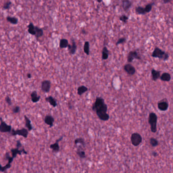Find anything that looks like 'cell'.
Here are the masks:
<instances>
[{
	"instance_id": "836d02e7",
	"label": "cell",
	"mask_w": 173,
	"mask_h": 173,
	"mask_svg": "<svg viewBox=\"0 0 173 173\" xmlns=\"http://www.w3.org/2000/svg\"><path fill=\"white\" fill-rule=\"evenodd\" d=\"M11 4H12V2H11V1H7V2H6V3H5L4 4L3 6V9L4 10H7V9H10Z\"/></svg>"
},
{
	"instance_id": "9a60e30c",
	"label": "cell",
	"mask_w": 173,
	"mask_h": 173,
	"mask_svg": "<svg viewBox=\"0 0 173 173\" xmlns=\"http://www.w3.org/2000/svg\"><path fill=\"white\" fill-rule=\"evenodd\" d=\"M132 5V2L128 0H122V6L123 9L125 11H127Z\"/></svg>"
},
{
	"instance_id": "f1b7e54d",
	"label": "cell",
	"mask_w": 173,
	"mask_h": 173,
	"mask_svg": "<svg viewBox=\"0 0 173 173\" xmlns=\"http://www.w3.org/2000/svg\"><path fill=\"white\" fill-rule=\"evenodd\" d=\"M74 143L75 145H77L78 144H80L83 147H85V143L84 141V140L81 138H79L76 139L74 140Z\"/></svg>"
},
{
	"instance_id": "6da1fadb",
	"label": "cell",
	"mask_w": 173,
	"mask_h": 173,
	"mask_svg": "<svg viewBox=\"0 0 173 173\" xmlns=\"http://www.w3.org/2000/svg\"><path fill=\"white\" fill-rule=\"evenodd\" d=\"M92 110L95 112L100 120L107 121L109 119L110 116L107 113L108 106L102 97H96L95 102L92 106Z\"/></svg>"
},
{
	"instance_id": "e0dca14e",
	"label": "cell",
	"mask_w": 173,
	"mask_h": 173,
	"mask_svg": "<svg viewBox=\"0 0 173 173\" xmlns=\"http://www.w3.org/2000/svg\"><path fill=\"white\" fill-rule=\"evenodd\" d=\"M45 101L49 103L51 106L53 107H56L58 105L57 100L52 96H48L45 98Z\"/></svg>"
},
{
	"instance_id": "1f68e13d",
	"label": "cell",
	"mask_w": 173,
	"mask_h": 173,
	"mask_svg": "<svg viewBox=\"0 0 173 173\" xmlns=\"http://www.w3.org/2000/svg\"><path fill=\"white\" fill-rule=\"evenodd\" d=\"M76 153L78 155V156L81 159H83V158H85L86 157V154H85V152L84 151L78 150V151H77Z\"/></svg>"
},
{
	"instance_id": "ab89813d",
	"label": "cell",
	"mask_w": 173,
	"mask_h": 173,
	"mask_svg": "<svg viewBox=\"0 0 173 173\" xmlns=\"http://www.w3.org/2000/svg\"><path fill=\"white\" fill-rule=\"evenodd\" d=\"M27 76V77L29 79H30L31 78V74L30 73H28Z\"/></svg>"
},
{
	"instance_id": "603a6c76",
	"label": "cell",
	"mask_w": 173,
	"mask_h": 173,
	"mask_svg": "<svg viewBox=\"0 0 173 173\" xmlns=\"http://www.w3.org/2000/svg\"><path fill=\"white\" fill-rule=\"evenodd\" d=\"M69 45L68 40L66 39H61L59 41V47L61 49L68 47Z\"/></svg>"
},
{
	"instance_id": "ee69618b",
	"label": "cell",
	"mask_w": 173,
	"mask_h": 173,
	"mask_svg": "<svg viewBox=\"0 0 173 173\" xmlns=\"http://www.w3.org/2000/svg\"><path fill=\"white\" fill-rule=\"evenodd\" d=\"M97 2H98V3H101L102 2V1H97Z\"/></svg>"
},
{
	"instance_id": "f35d334b",
	"label": "cell",
	"mask_w": 173,
	"mask_h": 173,
	"mask_svg": "<svg viewBox=\"0 0 173 173\" xmlns=\"http://www.w3.org/2000/svg\"><path fill=\"white\" fill-rule=\"evenodd\" d=\"M172 2V0H164L163 2L164 4H167V3H169Z\"/></svg>"
},
{
	"instance_id": "f546056e",
	"label": "cell",
	"mask_w": 173,
	"mask_h": 173,
	"mask_svg": "<svg viewBox=\"0 0 173 173\" xmlns=\"http://www.w3.org/2000/svg\"><path fill=\"white\" fill-rule=\"evenodd\" d=\"M149 142H150V145L154 147L157 146L159 144V142L158 141V140L154 138H151L150 139Z\"/></svg>"
},
{
	"instance_id": "d6986e66",
	"label": "cell",
	"mask_w": 173,
	"mask_h": 173,
	"mask_svg": "<svg viewBox=\"0 0 173 173\" xmlns=\"http://www.w3.org/2000/svg\"><path fill=\"white\" fill-rule=\"evenodd\" d=\"M49 147L51 149H52V152H55V153L58 152L59 151V150H60V147H59V146L58 144V142H57V141H56V143L50 145Z\"/></svg>"
},
{
	"instance_id": "2e32d148",
	"label": "cell",
	"mask_w": 173,
	"mask_h": 173,
	"mask_svg": "<svg viewBox=\"0 0 173 173\" xmlns=\"http://www.w3.org/2000/svg\"><path fill=\"white\" fill-rule=\"evenodd\" d=\"M161 72L157 71L152 69L151 70V75H152V79L154 81H156L160 77Z\"/></svg>"
},
{
	"instance_id": "5bb4252c",
	"label": "cell",
	"mask_w": 173,
	"mask_h": 173,
	"mask_svg": "<svg viewBox=\"0 0 173 173\" xmlns=\"http://www.w3.org/2000/svg\"><path fill=\"white\" fill-rule=\"evenodd\" d=\"M31 100L32 102L34 103H36L38 102L41 99V96L38 95L37 94V92L36 91H33L30 94Z\"/></svg>"
},
{
	"instance_id": "7bdbcfd3",
	"label": "cell",
	"mask_w": 173,
	"mask_h": 173,
	"mask_svg": "<svg viewBox=\"0 0 173 173\" xmlns=\"http://www.w3.org/2000/svg\"><path fill=\"white\" fill-rule=\"evenodd\" d=\"M81 33H82L83 34H86V31L84 29H82V30L81 31Z\"/></svg>"
},
{
	"instance_id": "4fadbf2b",
	"label": "cell",
	"mask_w": 173,
	"mask_h": 173,
	"mask_svg": "<svg viewBox=\"0 0 173 173\" xmlns=\"http://www.w3.org/2000/svg\"><path fill=\"white\" fill-rule=\"evenodd\" d=\"M45 123L48 125L50 127H52L53 126L55 119L53 117L50 115H47L44 118Z\"/></svg>"
},
{
	"instance_id": "30bf717a",
	"label": "cell",
	"mask_w": 173,
	"mask_h": 173,
	"mask_svg": "<svg viewBox=\"0 0 173 173\" xmlns=\"http://www.w3.org/2000/svg\"><path fill=\"white\" fill-rule=\"evenodd\" d=\"M166 99L160 101L157 104V107L158 109L161 111H166L169 108V103Z\"/></svg>"
},
{
	"instance_id": "5b68a950",
	"label": "cell",
	"mask_w": 173,
	"mask_h": 173,
	"mask_svg": "<svg viewBox=\"0 0 173 173\" xmlns=\"http://www.w3.org/2000/svg\"><path fill=\"white\" fill-rule=\"evenodd\" d=\"M10 133L12 136L18 135L22 136L25 138H27L29 135V131L28 130V129H26L25 128H23L20 129H17V130L12 129L11 132Z\"/></svg>"
},
{
	"instance_id": "8fae6325",
	"label": "cell",
	"mask_w": 173,
	"mask_h": 173,
	"mask_svg": "<svg viewBox=\"0 0 173 173\" xmlns=\"http://www.w3.org/2000/svg\"><path fill=\"white\" fill-rule=\"evenodd\" d=\"M123 69L125 72L129 75H133L136 73L135 68L131 63H127L124 66Z\"/></svg>"
},
{
	"instance_id": "83f0119b",
	"label": "cell",
	"mask_w": 173,
	"mask_h": 173,
	"mask_svg": "<svg viewBox=\"0 0 173 173\" xmlns=\"http://www.w3.org/2000/svg\"><path fill=\"white\" fill-rule=\"evenodd\" d=\"M83 50L84 53L86 54L87 56L89 55V52H90V50H89V43L88 41H86L84 43V45L83 47Z\"/></svg>"
},
{
	"instance_id": "60d3db41",
	"label": "cell",
	"mask_w": 173,
	"mask_h": 173,
	"mask_svg": "<svg viewBox=\"0 0 173 173\" xmlns=\"http://www.w3.org/2000/svg\"><path fill=\"white\" fill-rule=\"evenodd\" d=\"M152 155H153V156L156 157L158 155V154L156 152H155V151H154V152H153V153H152Z\"/></svg>"
},
{
	"instance_id": "cb8c5ba5",
	"label": "cell",
	"mask_w": 173,
	"mask_h": 173,
	"mask_svg": "<svg viewBox=\"0 0 173 173\" xmlns=\"http://www.w3.org/2000/svg\"><path fill=\"white\" fill-rule=\"evenodd\" d=\"M33 23H29L28 26V32L31 35H36V29Z\"/></svg>"
},
{
	"instance_id": "52a82bcc",
	"label": "cell",
	"mask_w": 173,
	"mask_h": 173,
	"mask_svg": "<svg viewBox=\"0 0 173 173\" xmlns=\"http://www.w3.org/2000/svg\"><path fill=\"white\" fill-rule=\"evenodd\" d=\"M135 59L140 60L141 59V58L136 51H131L129 52L127 58V61L128 62H132Z\"/></svg>"
},
{
	"instance_id": "7a4b0ae2",
	"label": "cell",
	"mask_w": 173,
	"mask_h": 173,
	"mask_svg": "<svg viewBox=\"0 0 173 173\" xmlns=\"http://www.w3.org/2000/svg\"><path fill=\"white\" fill-rule=\"evenodd\" d=\"M151 56L154 58H157L164 61H166L169 58V54L157 47L155 48Z\"/></svg>"
},
{
	"instance_id": "3957f363",
	"label": "cell",
	"mask_w": 173,
	"mask_h": 173,
	"mask_svg": "<svg viewBox=\"0 0 173 173\" xmlns=\"http://www.w3.org/2000/svg\"><path fill=\"white\" fill-rule=\"evenodd\" d=\"M157 116L154 112L150 113L148 117V123L150 126L151 131L153 133L157 132Z\"/></svg>"
},
{
	"instance_id": "e575fe53",
	"label": "cell",
	"mask_w": 173,
	"mask_h": 173,
	"mask_svg": "<svg viewBox=\"0 0 173 173\" xmlns=\"http://www.w3.org/2000/svg\"><path fill=\"white\" fill-rule=\"evenodd\" d=\"M119 19L122 22H123L124 24H126L127 22V20L128 19V16H127L125 15H122L119 17Z\"/></svg>"
},
{
	"instance_id": "7402d4cb",
	"label": "cell",
	"mask_w": 173,
	"mask_h": 173,
	"mask_svg": "<svg viewBox=\"0 0 173 173\" xmlns=\"http://www.w3.org/2000/svg\"><path fill=\"white\" fill-rule=\"evenodd\" d=\"M88 90V88L84 85L80 86L77 88V94L79 95H82L84 93L86 92Z\"/></svg>"
},
{
	"instance_id": "8d00e7d4",
	"label": "cell",
	"mask_w": 173,
	"mask_h": 173,
	"mask_svg": "<svg viewBox=\"0 0 173 173\" xmlns=\"http://www.w3.org/2000/svg\"><path fill=\"white\" fill-rule=\"evenodd\" d=\"M5 101L7 103V104L9 105V106H11L12 104V101H11V99H10V97L9 96H6L5 98Z\"/></svg>"
},
{
	"instance_id": "4316f807",
	"label": "cell",
	"mask_w": 173,
	"mask_h": 173,
	"mask_svg": "<svg viewBox=\"0 0 173 173\" xmlns=\"http://www.w3.org/2000/svg\"><path fill=\"white\" fill-rule=\"evenodd\" d=\"M36 29V37L37 39H39V38L43 36V34H44V32L42 29L38 27H35Z\"/></svg>"
},
{
	"instance_id": "9c48e42d",
	"label": "cell",
	"mask_w": 173,
	"mask_h": 173,
	"mask_svg": "<svg viewBox=\"0 0 173 173\" xmlns=\"http://www.w3.org/2000/svg\"><path fill=\"white\" fill-rule=\"evenodd\" d=\"M51 87V82L48 80H45L41 82V90L45 93H48Z\"/></svg>"
},
{
	"instance_id": "f6af8a7d",
	"label": "cell",
	"mask_w": 173,
	"mask_h": 173,
	"mask_svg": "<svg viewBox=\"0 0 173 173\" xmlns=\"http://www.w3.org/2000/svg\"></svg>"
},
{
	"instance_id": "277c9868",
	"label": "cell",
	"mask_w": 173,
	"mask_h": 173,
	"mask_svg": "<svg viewBox=\"0 0 173 173\" xmlns=\"http://www.w3.org/2000/svg\"><path fill=\"white\" fill-rule=\"evenodd\" d=\"M131 143L134 146H138L142 142V137L140 134L138 133H134L132 134L131 137Z\"/></svg>"
},
{
	"instance_id": "484cf974",
	"label": "cell",
	"mask_w": 173,
	"mask_h": 173,
	"mask_svg": "<svg viewBox=\"0 0 173 173\" xmlns=\"http://www.w3.org/2000/svg\"><path fill=\"white\" fill-rule=\"evenodd\" d=\"M135 10H136V13L139 15H144L146 13L145 10V8L142 7H141V6L137 7L135 8Z\"/></svg>"
},
{
	"instance_id": "ba28073f",
	"label": "cell",
	"mask_w": 173,
	"mask_h": 173,
	"mask_svg": "<svg viewBox=\"0 0 173 173\" xmlns=\"http://www.w3.org/2000/svg\"><path fill=\"white\" fill-rule=\"evenodd\" d=\"M10 151L12 153V157H13L14 158L16 157L17 155H21L23 153L25 154H28L27 151L25 149L24 147L23 148H21V149H19L17 148H12L11 149Z\"/></svg>"
},
{
	"instance_id": "ac0fdd59",
	"label": "cell",
	"mask_w": 173,
	"mask_h": 173,
	"mask_svg": "<svg viewBox=\"0 0 173 173\" xmlns=\"http://www.w3.org/2000/svg\"><path fill=\"white\" fill-rule=\"evenodd\" d=\"M160 79L161 81H163L169 82L171 79V76L169 73L165 72L160 76Z\"/></svg>"
},
{
	"instance_id": "d6a6232c",
	"label": "cell",
	"mask_w": 173,
	"mask_h": 173,
	"mask_svg": "<svg viewBox=\"0 0 173 173\" xmlns=\"http://www.w3.org/2000/svg\"><path fill=\"white\" fill-rule=\"evenodd\" d=\"M126 39L125 38H124V37L121 38L118 40V41L116 43V45L118 46V45H119V44H123V43L126 42Z\"/></svg>"
},
{
	"instance_id": "d4e9b609",
	"label": "cell",
	"mask_w": 173,
	"mask_h": 173,
	"mask_svg": "<svg viewBox=\"0 0 173 173\" xmlns=\"http://www.w3.org/2000/svg\"><path fill=\"white\" fill-rule=\"evenodd\" d=\"M6 20L8 22L13 25H17L18 24V20L16 17H11L10 16H8L6 17Z\"/></svg>"
},
{
	"instance_id": "ffe728a7",
	"label": "cell",
	"mask_w": 173,
	"mask_h": 173,
	"mask_svg": "<svg viewBox=\"0 0 173 173\" xmlns=\"http://www.w3.org/2000/svg\"><path fill=\"white\" fill-rule=\"evenodd\" d=\"M24 118H25V119L26 126L28 130L29 131H31L32 129H33V126H32V125L31 124V121L30 120L29 118L28 117H27L26 115L24 116Z\"/></svg>"
},
{
	"instance_id": "d590c367",
	"label": "cell",
	"mask_w": 173,
	"mask_h": 173,
	"mask_svg": "<svg viewBox=\"0 0 173 173\" xmlns=\"http://www.w3.org/2000/svg\"><path fill=\"white\" fill-rule=\"evenodd\" d=\"M20 110V107L19 106H15L12 109V112L14 114H17L19 113Z\"/></svg>"
},
{
	"instance_id": "44dd1931",
	"label": "cell",
	"mask_w": 173,
	"mask_h": 173,
	"mask_svg": "<svg viewBox=\"0 0 173 173\" xmlns=\"http://www.w3.org/2000/svg\"><path fill=\"white\" fill-rule=\"evenodd\" d=\"M109 51L108 49L106 46L103 47L102 50V58L103 60H106L109 58Z\"/></svg>"
},
{
	"instance_id": "8992f818",
	"label": "cell",
	"mask_w": 173,
	"mask_h": 173,
	"mask_svg": "<svg viewBox=\"0 0 173 173\" xmlns=\"http://www.w3.org/2000/svg\"><path fill=\"white\" fill-rule=\"evenodd\" d=\"M12 130V126L10 125L7 124L2 118H1V124H0V131L2 133H11Z\"/></svg>"
},
{
	"instance_id": "4dcf8cb0",
	"label": "cell",
	"mask_w": 173,
	"mask_h": 173,
	"mask_svg": "<svg viewBox=\"0 0 173 173\" xmlns=\"http://www.w3.org/2000/svg\"><path fill=\"white\" fill-rule=\"evenodd\" d=\"M154 4H155L154 3H151L148 4L146 5V6L145 7V11H146V13H149L152 10V7Z\"/></svg>"
},
{
	"instance_id": "b9f144b4",
	"label": "cell",
	"mask_w": 173,
	"mask_h": 173,
	"mask_svg": "<svg viewBox=\"0 0 173 173\" xmlns=\"http://www.w3.org/2000/svg\"><path fill=\"white\" fill-rule=\"evenodd\" d=\"M72 106L71 105L70 103H69V108L70 109H72Z\"/></svg>"
},
{
	"instance_id": "7c38bea8",
	"label": "cell",
	"mask_w": 173,
	"mask_h": 173,
	"mask_svg": "<svg viewBox=\"0 0 173 173\" xmlns=\"http://www.w3.org/2000/svg\"><path fill=\"white\" fill-rule=\"evenodd\" d=\"M68 50L69 52L71 55H74L75 54L76 52L77 51V46L76 43L75 41L74 40H72V44H69L68 47Z\"/></svg>"
},
{
	"instance_id": "74e56055",
	"label": "cell",
	"mask_w": 173,
	"mask_h": 173,
	"mask_svg": "<svg viewBox=\"0 0 173 173\" xmlns=\"http://www.w3.org/2000/svg\"><path fill=\"white\" fill-rule=\"evenodd\" d=\"M16 148L18 149H19L20 148H23L22 144H21L20 141L19 140H17L16 141Z\"/></svg>"
}]
</instances>
